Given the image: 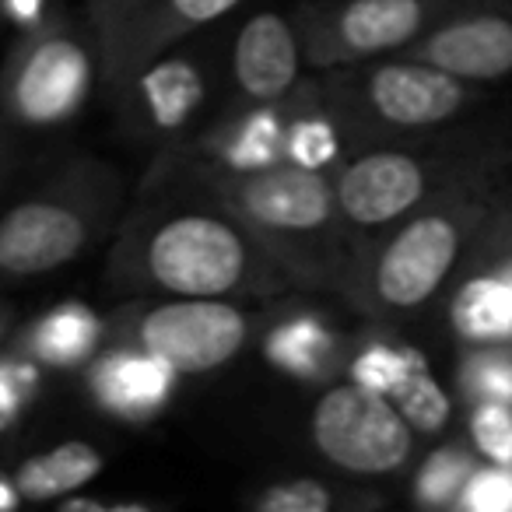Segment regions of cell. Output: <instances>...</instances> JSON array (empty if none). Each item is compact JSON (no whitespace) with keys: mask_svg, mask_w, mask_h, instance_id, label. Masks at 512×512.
<instances>
[{"mask_svg":"<svg viewBox=\"0 0 512 512\" xmlns=\"http://www.w3.org/2000/svg\"><path fill=\"white\" fill-rule=\"evenodd\" d=\"M0 15L22 36L29 29H39L53 15V0H0Z\"/></svg>","mask_w":512,"mask_h":512,"instance_id":"4dcf8cb0","label":"cell"},{"mask_svg":"<svg viewBox=\"0 0 512 512\" xmlns=\"http://www.w3.org/2000/svg\"><path fill=\"white\" fill-rule=\"evenodd\" d=\"M0 22H4V15H0Z\"/></svg>","mask_w":512,"mask_h":512,"instance_id":"836d02e7","label":"cell"},{"mask_svg":"<svg viewBox=\"0 0 512 512\" xmlns=\"http://www.w3.org/2000/svg\"><path fill=\"white\" fill-rule=\"evenodd\" d=\"M309 442L330 467L355 481L404 474L418 453V435L393 400L344 376L309 411Z\"/></svg>","mask_w":512,"mask_h":512,"instance_id":"8fae6325","label":"cell"},{"mask_svg":"<svg viewBox=\"0 0 512 512\" xmlns=\"http://www.w3.org/2000/svg\"><path fill=\"white\" fill-rule=\"evenodd\" d=\"M348 155H351L348 137L341 134L334 116L320 106L316 78H313V95H309L306 106L299 109V116H295L292 127H288L285 162H295V165H302V169L330 172V176H334Z\"/></svg>","mask_w":512,"mask_h":512,"instance_id":"cb8c5ba5","label":"cell"},{"mask_svg":"<svg viewBox=\"0 0 512 512\" xmlns=\"http://www.w3.org/2000/svg\"><path fill=\"white\" fill-rule=\"evenodd\" d=\"M432 323L453 348L512 344V179L463 253Z\"/></svg>","mask_w":512,"mask_h":512,"instance_id":"7c38bea8","label":"cell"},{"mask_svg":"<svg viewBox=\"0 0 512 512\" xmlns=\"http://www.w3.org/2000/svg\"><path fill=\"white\" fill-rule=\"evenodd\" d=\"M309 95H313V74L285 99L218 109L200 127V134L172 148V155L218 165V169H264V165L285 162L288 127L299 116V109L306 106Z\"/></svg>","mask_w":512,"mask_h":512,"instance_id":"5bb4252c","label":"cell"},{"mask_svg":"<svg viewBox=\"0 0 512 512\" xmlns=\"http://www.w3.org/2000/svg\"><path fill=\"white\" fill-rule=\"evenodd\" d=\"M11 320H15V309H11V306H0V348H4V341H8Z\"/></svg>","mask_w":512,"mask_h":512,"instance_id":"d6a6232c","label":"cell"},{"mask_svg":"<svg viewBox=\"0 0 512 512\" xmlns=\"http://www.w3.org/2000/svg\"><path fill=\"white\" fill-rule=\"evenodd\" d=\"M481 456L474 453V446L463 439H446L435 449H428L418 463H414L411 474V502L418 509L428 512H446L456 509L460 502L463 484L470 481V474L477 470Z\"/></svg>","mask_w":512,"mask_h":512,"instance_id":"603a6c76","label":"cell"},{"mask_svg":"<svg viewBox=\"0 0 512 512\" xmlns=\"http://www.w3.org/2000/svg\"><path fill=\"white\" fill-rule=\"evenodd\" d=\"M106 341H109V320H102L85 302H60V306L39 313L18 334L15 351L29 355L43 369L81 372Z\"/></svg>","mask_w":512,"mask_h":512,"instance_id":"d6986e66","label":"cell"},{"mask_svg":"<svg viewBox=\"0 0 512 512\" xmlns=\"http://www.w3.org/2000/svg\"><path fill=\"white\" fill-rule=\"evenodd\" d=\"M453 393L463 407L477 400L512 404V344H474L456 348Z\"/></svg>","mask_w":512,"mask_h":512,"instance_id":"d4e9b609","label":"cell"},{"mask_svg":"<svg viewBox=\"0 0 512 512\" xmlns=\"http://www.w3.org/2000/svg\"><path fill=\"white\" fill-rule=\"evenodd\" d=\"M39 379H43V365H36L29 355L11 348L8 355H0V432L18 425L29 404L39 393Z\"/></svg>","mask_w":512,"mask_h":512,"instance_id":"83f0119b","label":"cell"},{"mask_svg":"<svg viewBox=\"0 0 512 512\" xmlns=\"http://www.w3.org/2000/svg\"><path fill=\"white\" fill-rule=\"evenodd\" d=\"M505 172L512 176V109L498 116L484 109L460 123L355 148L334 172L348 267L379 235L439 193Z\"/></svg>","mask_w":512,"mask_h":512,"instance_id":"7a4b0ae2","label":"cell"},{"mask_svg":"<svg viewBox=\"0 0 512 512\" xmlns=\"http://www.w3.org/2000/svg\"><path fill=\"white\" fill-rule=\"evenodd\" d=\"M151 0H85V22L95 32V43H99L102 64L113 53V46L120 43V36L137 22Z\"/></svg>","mask_w":512,"mask_h":512,"instance_id":"f546056e","label":"cell"},{"mask_svg":"<svg viewBox=\"0 0 512 512\" xmlns=\"http://www.w3.org/2000/svg\"><path fill=\"white\" fill-rule=\"evenodd\" d=\"M505 176H477L439 193L351 260L341 299L369 327H414L435 316L463 253L495 207Z\"/></svg>","mask_w":512,"mask_h":512,"instance_id":"3957f363","label":"cell"},{"mask_svg":"<svg viewBox=\"0 0 512 512\" xmlns=\"http://www.w3.org/2000/svg\"><path fill=\"white\" fill-rule=\"evenodd\" d=\"M186 172L200 186L225 200L246 228L274 253L281 267L309 292H341L348 249H344L341 211L330 172L274 162L264 169H218L183 155H155Z\"/></svg>","mask_w":512,"mask_h":512,"instance_id":"277c9868","label":"cell"},{"mask_svg":"<svg viewBox=\"0 0 512 512\" xmlns=\"http://www.w3.org/2000/svg\"><path fill=\"white\" fill-rule=\"evenodd\" d=\"M85 393L99 411L127 425H144L176 397L179 372L151 351L109 337L85 365Z\"/></svg>","mask_w":512,"mask_h":512,"instance_id":"2e32d148","label":"cell"},{"mask_svg":"<svg viewBox=\"0 0 512 512\" xmlns=\"http://www.w3.org/2000/svg\"><path fill=\"white\" fill-rule=\"evenodd\" d=\"M383 495H369L358 484H334L323 477H281L249 495L256 512H337V509H376Z\"/></svg>","mask_w":512,"mask_h":512,"instance_id":"7402d4cb","label":"cell"},{"mask_svg":"<svg viewBox=\"0 0 512 512\" xmlns=\"http://www.w3.org/2000/svg\"><path fill=\"white\" fill-rule=\"evenodd\" d=\"M411 348L414 344L400 341L397 330L372 327L369 337H362V341L348 348L341 376L355 379V383L369 386V390H376V393H390L393 386H397V379L404 376Z\"/></svg>","mask_w":512,"mask_h":512,"instance_id":"484cf974","label":"cell"},{"mask_svg":"<svg viewBox=\"0 0 512 512\" xmlns=\"http://www.w3.org/2000/svg\"><path fill=\"white\" fill-rule=\"evenodd\" d=\"M460 512H512V467L502 463H477L470 481L463 484Z\"/></svg>","mask_w":512,"mask_h":512,"instance_id":"f1b7e54d","label":"cell"},{"mask_svg":"<svg viewBox=\"0 0 512 512\" xmlns=\"http://www.w3.org/2000/svg\"><path fill=\"white\" fill-rule=\"evenodd\" d=\"M225 36L197 32L141 64L109 99L123 134L155 155L186 144L221 109Z\"/></svg>","mask_w":512,"mask_h":512,"instance_id":"ba28073f","label":"cell"},{"mask_svg":"<svg viewBox=\"0 0 512 512\" xmlns=\"http://www.w3.org/2000/svg\"><path fill=\"white\" fill-rule=\"evenodd\" d=\"M309 74L295 8H256L225 39L221 109L285 99Z\"/></svg>","mask_w":512,"mask_h":512,"instance_id":"4fadbf2b","label":"cell"},{"mask_svg":"<svg viewBox=\"0 0 512 512\" xmlns=\"http://www.w3.org/2000/svg\"><path fill=\"white\" fill-rule=\"evenodd\" d=\"M260 348L281 376L327 383L341 379L351 344L323 313H288L260 330Z\"/></svg>","mask_w":512,"mask_h":512,"instance_id":"ac0fdd59","label":"cell"},{"mask_svg":"<svg viewBox=\"0 0 512 512\" xmlns=\"http://www.w3.org/2000/svg\"><path fill=\"white\" fill-rule=\"evenodd\" d=\"M484 0H302L295 18L302 29L309 71L393 57Z\"/></svg>","mask_w":512,"mask_h":512,"instance_id":"30bf717a","label":"cell"},{"mask_svg":"<svg viewBox=\"0 0 512 512\" xmlns=\"http://www.w3.org/2000/svg\"><path fill=\"white\" fill-rule=\"evenodd\" d=\"M102 88V53L88 22L53 11L15 39L0 64V158H22L67 130Z\"/></svg>","mask_w":512,"mask_h":512,"instance_id":"52a82bcc","label":"cell"},{"mask_svg":"<svg viewBox=\"0 0 512 512\" xmlns=\"http://www.w3.org/2000/svg\"><path fill=\"white\" fill-rule=\"evenodd\" d=\"M127 211V176L102 155H71L0 207V281L50 278L78 264Z\"/></svg>","mask_w":512,"mask_h":512,"instance_id":"5b68a950","label":"cell"},{"mask_svg":"<svg viewBox=\"0 0 512 512\" xmlns=\"http://www.w3.org/2000/svg\"><path fill=\"white\" fill-rule=\"evenodd\" d=\"M264 323L235 299L165 295L141 299L109 320V337H120L169 362L179 376H207L232 365L260 337Z\"/></svg>","mask_w":512,"mask_h":512,"instance_id":"9c48e42d","label":"cell"},{"mask_svg":"<svg viewBox=\"0 0 512 512\" xmlns=\"http://www.w3.org/2000/svg\"><path fill=\"white\" fill-rule=\"evenodd\" d=\"M22 505V495H18V484L8 481V477H0V512H11Z\"/></svg>","mask_w":512,"mask_h":512,"instance_id":"1f68e13d","label":"cell"},{"mask_svg":"<svg viewBox=\"0 0 512 512\" xmlns=\"http://www.w3.org/2000/svg\"><path fill=\"white\" fill-rule=\"evenodd\" d=\"M404 53L477 85L498 88L512 81V0H484L463 8Z\"/></svg>","mask_w":512,"mask_h":512,"instance_id":"9a60e30c","label":"cell"},{"mask_svg":"<svg viewBox=\"0 0 512 512\" xmlns=\"http://www.w3.org/2000/svg\"><path fill=\"white\" fill-rule=\"evenodd\" d=\"M386 397L404 414V421L414 428L418 439H442L449 432V425H453L456 407H460L456 393L446 390V383L435 376L428 358L418 348H411L404 376L397 379V386Z\"/></svg>","mask_w":512,"mask_h":512,"instance_id":"44dd1931","label":"cell"},{"mask_svg":"<svg viewBox=\"0 0 512 512\" xmlns=\"http://www.w3.org/2000/svg\"><path fill=\"white\" fill-rule=\"evenodd\" d=\"M102 467H106V456L99 446L85 439H71L29 456L18 467L15 484L22 502H64L74 491L88 488L102 474Z\"/></svg>","mask_w":512,"mask_h":512,"instance_id":"ffe728a7","label":"cell"},{"mask_svg":"<svg viewBox=\"0 0 512 512\" xmlns=\"http://www.w3.org/2000/svg\"><path fill=\"white\" fill-rule=\"evenodd\" d=\"M463 435L484 463L512 467V404L505 400H477L467 404Z\"/></svg>","mask_w":512,"mask_h":512,"instance_id":"4316f807","label":"cell"},{"mask_svg":"<svg viewBox=\"0 0 512 512\" xmlns=\"http://www.w3.org/2000/svg\"><path fill=\"white\" fill-rule=\"evenodd\" d=\"M106 285L130 299H271L299 281L225 200L155 158L113 232Z\"/></svg>","mask_w":512,"mask_h":512,"instance_id":"6da1fadb","label":"cell"},{"mask_svg":"<svg viewBox=\"0 0 512 512\" xmlns=\"http://www.w3.org/2000/svg\"><path fill=\"white\" fill-rule=\"evenodd\" d=\"M242 8H246V0H151L102 64V92L113 95L155 53L169 50L186 36L218 29Z\"/></svg>","mask_w":512,"mask_h":512,"instance_id":"e0dca14e","label":"cell"},{"mask_svg":"<svg viewBox=\"0 0 512 512\" xmlns=\"http://www.w3.org/2000/svg\"><path fill=\"white\" fill-rule=\"evenodd\" d=\"M313 78L320 106L334 116L351 151L460 123L498 99L495 85H477L411 53L327 67Z\"/></svg>","mask_w":512,"mask_h":512,"instance_id":"8992f818","label":"cell"}]
</instances>
